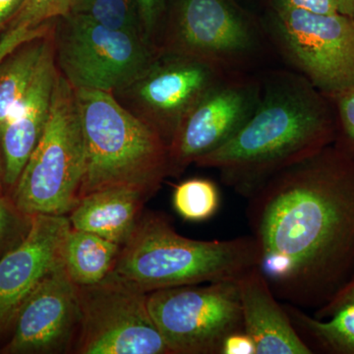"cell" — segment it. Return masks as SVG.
<instances>
[{"mask_svg":"<svg viewBox=\"0 0 354 354\" xmlns=\"http://www.w3.org/2000/svg\"><path fill=\"white\" fill-rule=\"evenodd\" d=\"M258 268L299 308L328 304L354 272V157L335 144L274 174L248 198Z\"/></svg>","mask_w":354,"mask_h":354,"instance_id":"1","label":"cell"},{"mask_svg":"<svg viewBox=\"0 0 354 354\" xmlns=\"http://www.w3.org/2000/svg\"><path fill=\"white\" fill-rule=\"evenodd\" d=\"M337 123L330 99L302 74H272L257 108L223 145L198 158L247 198L274 174L335 143Z\"/></svg>","mask_w":354,"mask_h":354,"instance_id":"2","label":"cell"},{"mask_svg":"<svg viewBox=\"0 0 354 354\" xmlns=\"http://www.w3.org/2000/svg\"><path fill=\"white\" fill-rule=\"evenodd\" d=\"M259 265L252 235L227 241H197L177 234L165 216L142 215L109 274L144 292L237 281Z\"/></svg>","mask_w":354,"mask_h":354,"instance_id":"3","label":"cell"},{"mask_svg":"<svg viewBox=\"0 0 354 354\" xmlns=\"http://www.w3.org/2000/svg\"><path fill=\"white\" fill-rule=\"evenodd\" d=\"M85 142L80 199L106 188L129 186L157 193L169 176V147L113 94L76 88Z\"/></svg>","mask_w":354,"mask_h":354,"instance_id":"4","label":"cell"},{"mask_svg":"<svg viewBox=\"0 0 354 354\" xmlns=\"http://www.w3.org/2000/svg\"><path fill=\"white\" fill-rule=\"evenodd\" d=\"M84 171L76 88L58 70L48 124L9 197L29 216H68L80 200Z\"/></svg>","mask_w":354,"mask_h":354,"instance_id":"5","label":"cell"},{"mask_svg":"<svg viewBox=\"0 0 354 354\" xmlns=\"http://www.w3.org/2000/svg\"><path fill=\"white\" fill-rule=\"evenodd\" d=\"M57 18L53 29L55 60L75 88L114 94L134 82L157 53L136 32L111 29L73 14Z\"/></svg>","mask_w":354,"mask_h":354,"instance_id":"6","label":"cell"},{"mask_svg":"<svg viewBox=\"0 0 354 354\" xmlns=\"http://www.w3.org/2000/svg\"><path fill=\"white\" fill-rule=\"evenodd\" d=\"M148 306L171 354H221L225 337L243 330L237 281L152 291Z\"/></svg>","mask_w":354,"mask_h":354,"instance_id":"7","label":"cell"},{"mask_svg":"<svg viewBox=\"0 0 354 354\" xmlns=\"http://www.w3.org/2000/svg\"><path fill=\"white\" fill-rule=\"evenodd\" d=\"M78 291L80 329L72 353L171 354L151 315L148 293L111 277Z\"/></svg>","mask_w":354,"mask_h":354,"instance_id":"8","label":"cell"},{"mask_svg":"<svg viewBox=\"0 0 354 354\" xmlns=\"http://www.w3.org/2000/svg\"><path fill=\"white\" fill-rule=\"evenodd\" d=\"M228 74L199 58L158 50L148 68L113 95L169 147L184 118Z\"/></svg>","mask_w":354,"mask_h":354,"instance_id":"9","label":"cell"},{"mask_svg":"<svg viewBox=\"0 0 354 354\" xmlns=\"http://www.w3.org/2000/svg\"><path fill=\"white\" fill-rule=\"evenodd\" d=\"M274 29L281 48L302 75L326 97L354 83V19L274 7Z\"/></svg>","mask_w":354,"mask_h":354,"instance_id":"10","label":"cell"},{"mask_svg":"<svg viewBox=\"0 0 354 354\" xmlns=\"http://www.w3.org/2000/svg\"><path fill=\"white\" fill-rule=\"evenodd\" d=\"M258 34L234 0H176L158 50L199 58L236 73L257 50Z\"/></svg>","mask_w":354,"mask_h":354,"instance_id":"11","label":"cell"},{"mask_svg":"<svg viewBox=\"0 0 354 354\" xmlns=\"http://www.w3.org/2000/svg\"><path fill=\"white\" fill-rule=\"evenodd\" d=\"M261 95L260 82L235 73L216 84L177 128L169 145V176L183 174L232 138L252 115Z\"/></svg>","mask_w":354,"mask_h":354,"instance_id":"12","label":"cell"},{"mask_svg":"<svg viewBox=\"0 0 354 354\" xmlns=\"http://www.w3.org/2000/svg\"><path fill=\"white\" fill-rule=\"evenodd\" d=\"M80 322L78 286L62 265L28 298L0 353H72Z\"/></svg>","mask_w":354,"mask_h":354,"instance_id":"13","label":"cell"},{"mask_svg":"<svg viewBox=\"0 0 354 354\" xmlns=\"http://www.w3.org/2000/svg\"><path fill=\"white\" fill-rule=\"evenodd\" d=\"M70 228L67 216H32L24 241L0 258V341L8 339L30 295L62 267Z\"/></svg>","mask_w":354,"mask_h":354,"instance_id":"14","label":"cell"},{"mask_svg":"<svg viewBox=\"0 0 354 354\" xmlns=\"http://www.w3.org/2000/svg\"><path fill=\"white\" fill-rule=\"evenodd\" d=\"M57 75L53 39L24 97L0 127V158L8 196L48 124Z\"/></svg>","mask_w":354,"mask_h":354,"instance_id":"15","label":"cell"},{"mask_svg":"<svg viewBox=\"0 0 354 354\" xmlns=\"http://www.w3.org/2000/svg\"><path fill=\"white\" fill-rule=\"evenodd\" d=\"M243 330L252 337L256 354H312L298 334L285 305L279 304L258 267L237 279Z\"/></svg>","mask_w":354,"mask_h":354,"instance_id":"16","label":"cell"},{"mask_svg":"<svg viewBox=\"0 0 354 354\" xmlns=\"http://www.w3.org/2000/svg\"><path fill=\"white\" fill-rule=\"evenodd\" d=\"M152 195L140 188L116 186L90 193L70 212L72 228L93 232L123 246L141 218Z\"/></svg>","mask_w":354,"mask_h":354,"instance_id":"17","label":"cell"},{"mask_svg":"<svg viewBox=\"0 0 354 354\" xmlns=\"http://www.w3.org/2000/svg\"><path fill=\"white\" fill-rule=\"evenodd\" d=\"M122 246L86 230L70 228L62 250V265L78 286L101 283L108 278Z\"/></svg>","mask_w":354,"mask_h":354,"instance_id":"18","label":"cell"},{"mask_svg":"<svg viewBox=\"0 0 354 354\" xmlns=\"http://www.w3.org/2000/svg\"><path fill=\"white\" fill-rule=\"evenodd\" d=\"M283 305L298 334L314 353L354 354V302L327 319L309 315L295 305Z\"/></svg>","mask_w":354,"mask_h":354,"instance_id":"19","label":"cell"},{"mask_svg":"<svg viewBox=\"0 0 354 354\" xmlns=\"http://www.w3.org/2000/svg\"><path fill=\"white\" fill-rule=\"evenodd\" d=\"M50 34L22 44L0 62V127L31 85L44 53L53 43V35Z\"/></svg>","mask_w":354,"mask_h":354,"instance_id":"20","label":"cell"},{"mask_svg":"<svg viewBox=\"0 0 354 354\" xmlns=\"http://www.w3.org/2000/svg\"><path fill=\"white\" fill-rule=\"evenodd\" d=\"M66 14L83 16L111 29L143 37L136 0H67Z\"/></svg>","mask_w":354,"mask_h":354,"instance_id":"21","label":"cell"},{"mask_svg":"<svg viewBox=\"0 0 354 354\" xmlns=\"http://www.w3.org/2000/svg\"><path fill=\"white\" fill-rule=\"evenodd\" d=\"M220 201L216 184L201 177H194L179 183L172 195V203L177 214L189 221L209 220L218 211Z\"/></svg>","mask_w":354,"mask_h":354,"instance_id":"22","label":"cell"},{"mask_svg":"<svg viewBox=\"0 0 354 354\" xmlns=\"http://www.w3.org/2000/svg\"><path fill=\"white\" fill-rule=\"evenodd\" d=\"M32 216L17 208L8 195L0 197V258L24 241Z\"/></svg>","mask_w":354,"mask_h":354,"instance_id":"23","label":"cell"},{"mask_svg":"<svg viewBox=\"0 0 354 354\" xmlns=\"http://www.w3.org/2000/svg\"><path fill=\"white\" fill-rule=\"evenodd\" d=\"M330 101L334 102L337 123L334 144L354 157V83L330 97Z\"/></svg>","mask_w":354,"mask_h":354,"instance_id":"24","label":"cell"},{"mask_svg":"<svg viewBox=\"0 0 354 354\" xmlns=\"http://www.w3.org/2000/svg\"><path fill=\"white\" fill-rule=\"evenodd\" d=\"M67 0H25L11 27L34 28L64 15Z\"/></svg>","mask_w":354,"mask_h":354,"instance_id":"25","label":"cell"},{"mask_svg":"<svg viewBox=\"0 0 354 354\" xmlns=\"http://www.w3.org/2000/svg\"><path fill=\"white\" fill-rule=\"evenodd\" d=\"M136 2L144 39L158 50L164 29L167 0H136Z\"/></svg>","mask_w":354,"mask_h":354,"instance_id":"26","label":"cell"},{"mask_svg":"<svg viewBox=\"0 0 354 354\" xmlns=\"http://www.w3.org/2000/svg\"><path fill=\"white\" fill-rule=\"evenodd\" d=\"M53 27L48 22L34 28L27 26L10 27L9 31L0 39V62L22 44L39 37L46 36L53 30Z\"/></svg>","mask_w":354,"mask_h":354,"instance_id":"27","label":"cell"},{"mask_svg":"<svg viewBox=\"0 0 354 354\" xmlns=\"http://www.w3.org/2000/svg\"><path fill=\"white\" fill-rule=\"evenodd\" d=\"M354 302V272L351 279L346 281V285L342 286L341 290L335 293L334 297L324 305L321 308L317 309L314 317L318 319H327L334 315L335 312L339 311L342 307L346 304H353Z\"/></svg>","mask_w":354,"mask_h":354,"instance_id":"28","label":"cell"},{"mask_svg":"<svg viewBox=\"0 0 354 354\" xmlns=\"http://www.w3.org/2000/svg\"><path fill=\"white\" fill-rule=\"evenodd\" d=\"M316 14L339 13L337 0H276V6Z\"/></svg>","mask_w":354,"mask_h":354,"instance_id":"29","label":"cell"},{"mask_svg":"<svg viewBox=\"0 0 354 354\" xmlns=\"http://www.w3.org/2000/svg\"><path fill=\"white\" fill-rule=\"evenodd\" d=\"M221 354H256V344L243 330H237L225 337Z\"/></svg>","mask_w":354,"mask_h":354,"instance_id":"30","label":"cell"},{"mask_svg":"<svg viewBox=\"0 0 354 354\" xmlns=\"http://www.w3.org/2000/svg\"><path fill=\"white\" fill-rule=\"evenodd\" d=\"M25 0H0V29L9 21L12 22Z\"/></svg>","mask_w":354,"mask_h":354,"instance_id":"31","label":"cell"},{"mask_svg":"<svg viewBox=\"0 0 354 354\" xmlns=\"http://www.w3.org/2000/svg\"><path fill=\"white\" fill-rule=\"evenodd\" d=\"M337 4L339 13L354 19V0H337Z\"/></svg>","mask_w":354,"mask_h":354,"instance_id":"32","label":"cell"},{"mask_svg":"<svg viewBox=\"0 0 354 354\" xmlns=\"http://www.w3.org/2000/svg\"><path fill=\"white\" fill-rule=\"evenodd\" d=\"M6 195V187H4L3 174H2L1 158H0V197Z\"/></svg>","mask_w":354,"mask_h":354,"instance_id":"33","label":"cell"}]
</instances>
